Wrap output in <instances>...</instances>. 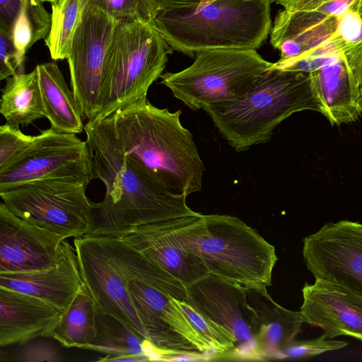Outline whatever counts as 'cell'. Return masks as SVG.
I'll return each instance as SVG.
<instances>
[{
	"mask_svg": "<svg viewBox=\"0 0 362 362\" xmlns=\"http://www.w3.org/2000/svg\"><path fill=\"white\" fill-rule=\"evenodd\" d=\"M86 135L91 180L105 186L103 200L94 203L88 234L113 235L139 226L197 216L184 193L173 191L117 141L106 119L88 121Z\"/></svg>",
	"mask_w": 362,
	"mask_h": 362,
	"instance_id": "cell-1",
	"label": "cell"
},
{
	"mask_svg": "<svg viewBox=\"0 0 362 362\" xmlns=\"http://www.w3.org/2000/svg\"><path fill=\"white\" fill-rule=\"evenodd\" d=\"M181 114L158 108L146 98L105 119L126 153L173 191L189 195L202 189L204 165Z\"/></svg>",
	"mask_w": 362,
	"mask_h": 362,
	"instance_id": "cell-2",
	"label": "cell"
},
{
	"mask_svg": "<svg viewBox=\"0 0 362 362\" xmlns=\"http://www.w3.org/2000/svg\"><path fill=\"white\" fill-rule=\"evenodd\" d=\"M273 0H212L159 11L153 24L173 51L193 57L209 49H257L272 24Z\"/></svg>",
	"mask_w": 362,
	"mask_h": 362,
	"instance_id": "cell-3",
	"label": "cell"
},
{
	"mask_svg": "<svg viewBox=\"0 0 362 362\" xmlns=\"http://www.w3.org/2000/svg\"><path fill=\"white\" fill-rule=\"evenodd\" d=\"M204 110L238 152L268 141L274 128L293 113L322 112L310 73L273 68L259 76L242 98Z\"/></svg>",
	"mask_w": 362,
	"mask_h": 362,
	"instance_id": "cell-4",
	"label": "cell"
},
{
	"mask_svg": "<svg viewBox=\"0 0 362 362\" xmlns=\"http://www.w3.org/2000/svg\"><path fill=\"white\" fill-rule=\"evenodd\" d=\"M177 233L183 249L200 259L209 274L246 287L272 285L274 247L237 217H183Z\"/></svg>",
	"mask_w": 362,
	"mask_h": 362,
	"instance_id": "cell-5",
	"label": "cell"
},
{
	"mask_svg": "<svg viewBox=\"0 0 362 362\" xmlns=\"http://www.w3.org/2000/svg\"><path fill=\"white\" fill-rule=\"evenodd\" d=\"M173 52L153 23L118 21L107 53L102 103L95 120L146 98Z\"/></svg>",
	"mask_w": 362,
	"mask_h": 362,
	"instance_id": "cell-6",
	"label": "cell"
},
{
	"mask_svg": "<svg viewBox=\"0 0 362 362\" xmlns=\"http://www.w3.org/2000/svg\"><path fill=\"white\" fill-rule=\"evenodd\" d=\"M272 64L256 49H209L197 53L187 68L160 78L174 97L197 111L242 98Z\"/></svg>",
	"mask_w": 362,
	"mask_h": 362,
	"instance_id": "cell-7",
	"label": "cell"
},
{
	"mask_svg": "<svg viewBox=\"0 0 362 362\" xmlns=\"http://www.w3.org/2000/svg\"><path fill=\"white\" fill-rule=\"evenodd\" d=\"M87 183L77 179L33 180L0 192L5 206L17 216L66 238L88 233L93 202Z\"/></svg>",
	"mask_w": 362,
	"mask_h": 362,
	"instance_id": "cell-8",
	"label": "cell"
},
{
	"mask_svg": "<svg viewBox=\"0 0 362 362\" xmlns=\"http://www.w3.org/2000/svg\"><path fill=\"white\" fill-rule=\"evenodd\" d=\"M118 21L93 0H85L67 58L71 90L88 121L101 107L108 47Z\"/></svg>",
	"mask_w": 362,
	"mask_h": 362,
	"instance_id": "cell-9",
	"label": "cell"
},
{
	"mask_svg": "<svg viewBox=\"0 0 362 362\" xmlns=\"http://www.w3.org/2000/svg\"><path fill=\"white\" fill-rule=\"evenodd\" d=\"M122 276L147 340L155 349L158 360L214 353L211 345L192 325L175 298L136 279Z\"/></svg>",
	"mask_w": 362,
	"mask_h": 362,
	"instance_id": "cell-10",
	"label": "cell"
},
{
	"mask_svg": "<svg viewBox=\"0 0 362 362\" xmlns=\"http://www.w3.org/2000/svg\"><path fill=\"white\" fill-rule=\"evenodd\" d=\"M303 243V260L315 279L362 299L361 223H327Z\"/></svg>",
	"mask_w": 362,
	"mask_h": 362,
	"instance_id": "cell-11",
	"label": "cell"
},
{
	"mask_svg": "<svg viewBox=\"0 0 362 362\" xmlns=\"http://www.w3.org/2000/svg\"><path fill=\"white\" fill-rule=\"evenodd\" d=\"M71 178L92 181L86 141L49 128L36 135L26 153L0 172V192L37 180Z\"/></svg>",
	"mask_w": 362,
	"mask_h": 362,
	"instance_id": "cell-12",
	"label": "cell"
},
{
	"mask_svg": "<svg viewBox=\"0 0 362 362\" xmlns=\"http://www.w3.org/2000/svg\"><path fill=\"white\" fill-rule=\"evenodd\" d=\"M74 245L83 286L93 299L97 310L113 316L147 339L126 282L100 238L84 235L74 238Z\"/></svg>",
	"mask_w": 362,
	"mask_h": 362,
	"instance_id": "cell-13",
	"label": "cell"
},
{
	"mask_svg": "<svg viewBox=\"0 0 362 362\" xmlns=\"http://www.w3.org/2000/svg\"><path fill=\"white\" fill-rule=\"evenodd\" d=\"M236 337L227 359L259 360L246 307L245 286L209 274L187 287L185 300Z\"/></svg>",
	"mask_w": 362,
	"mask_h": 362,
	"instance_id": "cell-14",
	"label": "cell"
},
{
	"mask_svg": "<svg viewBox=\"0 0 362 362\" xmlns=\"http://www.w3.org/2000/svg\"><path fill=\"white\" fill-rule=\"evenodd\" d=\"M321 113L331 125L356 121L362 115V40L310 73Z\"/></svg>",
	"mask_w": 362,
	"mask_h": 362,
	"instance_id": "cell-15",
	"label": "cell"
},
{
	"mask_svg": "<svg viewBox=\"0 0 362 362\" xmlns=\"http://www.w3.org/2000/svg\"><path fill=\"white\" fill-rule=\"evenodd\" d=\"M66 238L30 223L0 204V273L42 269L55 260Z\"/></svg>",
	"mask_w": 362,
	"mask_h": 362,
	"instance_id": "cell-16",
	"label": "cell"
},
{
	"mask_svg": "<svg viewBox=\"0 0 362 362\" xmlns=\"http://www.w3.org/2000/svg\"><path fill=\"white\" fill-rule=\"evenodd\" d=\"M182 218L139 226L110 236L158 263L187 288L209 272L201 259L185 251L180 243L177 231Z\"/></svg>",
	"mask_w": 362,
	"mask_h": 362,
	"instance_id": "cell-17",
	"label": "cell"
},
{
	"mask_svg": "<svg viewBox=\"0 0 362 362\" xmlns=\"http://www.w3.org/2000/svg\"><path fill=\"white\" fill-rule=\"evenodd\" d=\"M83 286L75 247L65 240L50 266L25 272L0 273V287L37 297L63 312Z\"/></svg>",
	"mask_w": 362,
	"mask_h": 362,
	"instance_id": "cell-18",
	"label": "cell"
},
{
	"mask_svg": "<svg viewBox=\"0 0 362 362\" xmlns=\"http://www.w3.org/2000/svg\"><path fill=\"white\" fill-rule=\"evenodd\" d=\"M245 288L246 307L259 359L283 358L284 350L302 331L305 322L302 313L276 303L267 286Z\"/></svg>",
	"mask_w": 362,
	"mask_h": 362,
	"instance_id": "cell-19",
	"label": "cell"
},
{
	"mask_svg": "<svg viewBox=\"0 0 362 362\" xmlns=\"http://www.w3.org/2000/svg\"><path fill=\"white\" fill-rule=\"evenodd\" d=\"M300 310L305 322L320 327L328 339L347 336L362 341V299L315 279L302 288Z\"/></svg>",
	"mask_w": 362,
	"mask_h": 362,
	"instance_id": "cell-20",
	"label": "cell"
},
{
	"mask_svg": "<svg viewBox=\"0 0 362 362\" xmlns=\"http://www.w3.org/2000/svg\"><path fill=\"white\" fill-rule=\"evenodd\" d=\"M340 16L315 11L280 10L270 30V43L280 52L274 65L298 59L339 36Z\"/></svg>",
	"mask_w": 362,
	"mask_h": 362,
	"instance_id": "cell-21",
	"label": "cell"
},
{
	"mask_svg": "<svg viewBox=\"0 0 362 362\" xmlns=\"http://www.w3.org/2000/svg\"><path fill=\"white\" fill-rule=\"evenodd\" d=\"M62 313L37 297L0 287V346L45 337Z\"/></svg>",
	"mask_w": 362,
	"mask_h": 362,
	"instance_id": "cell-22",
	"label": "cell"
},
{
	"mask_svg": "<svg viewBox=\"0 0 362 362\" xmlns=\"http://www.w3.org/2000/svg\"><path fill=\"white\" fill-rule=\"evenodd\" d=\"M124 276L136 279L178 300L187 298V288L158 263L114 236L97 235Z\"/></svg>",
	"mask_w": 362,
	"mask_h": 362,
	"instance_id": "cell-23",
	"label": "cell"
},
{
	"mask_svg": "<svg viewBox=\"0 0 362 362\" xmlns=\"http://www.w3.org/2000/svg\"><path fill=\"white\" fill-rule=\"evenodd\" d=\"M39 83L46 118L51 128L67 134H79L84 130L83 113L79 103L66 84L57 64H37Z\"/></svg>",
	"mask_w": 362,
	"mask_h": 362,
	"instance_id": "cell-24",
	"label": "cell"
},
{
	"mask_svg": "<svg viewBox=\"0 0 362 362\" xmlns=\"http://www.w3.org/2000/svg\"><path fill=\"white\" fill-rule=\"evenodd\" d=\"M1 92L0 112L6 124L25 127L45 117L36 69L6 78Z\"/></svg>",
	"mask_w": 362,
	"mask_h": 362,
	"instance_id": "cell-25",
	"label": "cell"
},
{
	"mask_svg": "<svg viewBox=\"0 0 362 362\" xmlns=\"http://www.w3.org/2000/svg\"><path fill=\"white\" fill-rule=\"evenodd\" d=\"M97 311L93 299L83 286L45 337L53 338L66 348L86 349L97 334Z\"/></svg>",
	"mask_w": 362,
	"mask_h": 362,
	"instance_id": "cell-26",
	"label": "cell"
},
{
	"mask_svg": "<svg viewBox=\"0 0 362 362\" xmlns=\"http://www.w3.org/2000/svg\"><path fill=\"white\" fill-rule=\"evenodd\" d=\"M97 334L86 349L105 354L98 361L107 362L117 356L136 355L147 361L157 360L156 351L149 341L110 315L97 311Z\"/></svg>",
	"mask_w": 362,
	"mask_h": 362,
	"instance_id": "cell-27",
	"label": "cell"
},
{
	"mask_svg": "<svg viewBox=\"0 0 362 362\" xmlns=\"http://www.w3.org/2000/svg\"><path fill=\"white\" fill-rule=\"evenodd\" d=\"M84 1L58 0L52 4V25L45 42L52 59H67L69 57Z\"/></svg>",
	"mask_w": 362,
	"mask_h": 362,
	"instance_id": "cell-28",
	"label": "cell"
},
{
	"mask_svg": "<svg viewBox=\"0 0 362 362\" xmlns=\"http://www.w3.org/2000/svg\"><path fill=\"white\" fill-rule=\"evenodd\" d=\"M21 11L9 33L22 60L27 51L38 40L45 39L52 25V15L41 0H21Z\"/></svg>",
	"mask_w": 362,
	"mask_h": 362,
	"instance_id": "cell-29",
	"label": "cell"
},
{
	"mask_svg": "<svg viewBox=\"0 0 362 362\" xmlns=\"http://www.w3.org/2000/svg\"><path fill=\"white\" fill-rule=\"evenodd\" d=\"M175 301L186 314L192 325L211 345L214 354L225 355L235 349L237 339L230 331L205 316L186 301L177 299Z\"/></svg>",
	"mask_w": 362,
	"mask_h": 362,
	"instance_id": "cell-30",
	"label": "cell"
},
{
	"mask_svg": "<svg viewBox=\"0 0 362 362\" xmlns=\"http://www.w3.org/2000/svg\"><path fill=\"white\" fill-rule=\"evenodd\" d=\"M117 21L153 23L158 11L154 0H93Z\"/></svg>",
	"mask_w": 362,
	"mask_h": 362,
	"instance_id": "cell-31",
	"label": "cell"
},
{
	"mask_svg": "<svg viewBox=\"0 0 362 362\" xmlns=\"http://www.w3.org/2000/svg\"><path fill=\"white\" fill-rule=\"evenodd\" d=\"M36 136L23 134L19 127L5 124L0 127V172H2L18 160L28 151L34 143Z\"/></svg>",
	"mask_w": 362,
	"mask_h": 362,
	"instance_id": "cell-32",
	"label": "cell"
},
{
	"mask_svg": "<svg viewBox=\"0 0 362 362\" xmlns=\"http://www.w3.org/2000/svg\"><path fill=\"white\" fill-rule=\"evenodd\" d=\"M348 345L345 341L328 339L324 334L310 340H295L283 351V358H308L337 351Z\"/></svg>",
	"mask_w": 362,
	"mask_h": 362,
	"instance_id": "cell-33",
	"label": "cell"
},
{
	"mask_svg": "<svg viewBox=\"0 0 362 362\" xmlns=\"http://www.w3.org/2000/svg\"><path fill=\"white\" fill-rule=\"evenodd\" d=\"M283 8L287 11H315L336 16L348 11L362 15V0H296Z\"/></svg>",
	"mask_w": 362,
	"mask_h": 362,
	"instance_id": "cell-34",
	"label": "cell"
},
{
	"mask_svg": "<svg viewBox=\"0 0 362 362\" xmlns=\"http://www.w3.org/2000/svg\"><path fill=\"white\" fill-rule=\"evenodd\" d=\"M23 63L10 33L0 28V80L6 79L17 73H23L21 70Z\"/></svg>",
	"mask_w": 362,
	"mask_h": 362,
	"instance_id": "cell-35",
	"label": "cell"
},
{
	"mask_svg": "<svg viewBox=\"0 0 362 362\" xmlns=\"http://www.w3.org/2000/svg\"><path fill=\"white\" fill-rule=\"evenodd\" d=\"M19 361H59L57 350L46 342L37 341L25 346L16 355Z\"/></svg>",
	"mask_w": 362,
	"mask_h": 362,
	"instance_id": "cell-36",
	"label": "cell"
},
{
	"mask_svg": "<svg viewBox=\"0 0 362 362\" xmlns=\"http://www.w3.org/2000/svg\"><path fill=\"white\" fill-rule=\"evenodd\" d=\"M21 6V0H0V28L9 33Z\"/></svg>",
	"mask_w": 362,
	"mask_h": 362,
	"instance_id": "cell-37",
	"label": "cell"
},
{
	"mask_svg": "<svg viewBox=\"0 0 362 362\" xmlns=\"http://www.w3.org/2000/svg\"><path fill=\"white\" fill-rule=\"evenodd\" d=\"M212 0H154L158 12L184 8H196Z\"/></svg>",
	"mask_w": 362,
	"mask_h": 362,
	"instance_id": "cell-38",
	"label": "cell"
},
{
	"mask_svg": "<svg viewBox=\"0 0 362 362\" xmlns=\"http://www.w3.org/2000/svg\"><path fill=\"white\" fill-rule=\"evenodd\" d=\"M296 0H273V2H275L276 4L282 6L283 8H285L288 4L293 3Z\"/></svg>",
	"mask_w": 362,
	"mask_h": 362,
	"instance_id": "cell-39",
	"label": "cell"
},
{
	"mask_svg": "<svg viewBox=\"0 0 362 362\" xmlns=\"http://www.w3.org/2000/svg\"><path fill=\"white\" fill-rule=\"evenodd\" d=\"M42 1L45 2V1H47V2H50L51 4H54L56 3L58 0H41Z\"/></svg>",
	"mask_w": 362,
	"mask_h": 362,
	"instance_id": "cell-40",
	"label": "cell"
}]
</instances>
